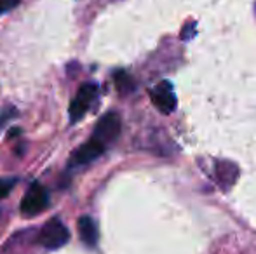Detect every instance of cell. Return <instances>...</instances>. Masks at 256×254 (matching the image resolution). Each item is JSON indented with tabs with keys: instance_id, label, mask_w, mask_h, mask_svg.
<instances>
[{
	"instance_id": "obj_1",
	"label": "cell",
	"mask_w": 256,
	"mask_h": 254,
	"mask_svg": "<svg viewBox=\"0 0 256 254\" xmlns=\"http://www.w3.org/2000/svg\"><path fill=\"white\" fill-rule=\"evenodd\" d=\"M70 241V232L68 228L61 223V220L52 218L42 227L40 234H38V242L44 246L46 249H60L63 248L66 242Z\"/></svg>"
},
{
	"instance_id": "obj_2",
	"label": "cell",
	"mask_w": 256,
	"mask_h": 254,
	"mask_svg": "<svg viewBox=\"0 0 256 254\" xmlns=\"http://www.w3.org/2000/svg\"><path fill=\"white\" fill-rule=\"evenodd\" d=\"M49 206V195L48 190L42 187L40 183H32V187L28 188V192L24 193L23 200H21V213L24 216L32 218L40 214L42 211H46Z\"/></svg>"
},
{
	"instance_id": "obj_3",
	"label": "cell",
	"mask_w": 256,
	"mask_h": 254,
	"mask_svg": "<svg viewBox=\"0 0 256 254\" xmlns=\"http://www.w3.org/2000/svg\"><path fill=\"white\" fill-rule=\"evenodd\" d=\"M118 134H120V117L115 112H110L98 120L91 138H94L96 141L108 146L118 138Z\"/></svg>"
},
{
	"instance_id": "obj_4",
	"label": "cell",
	"mask_w": 256,
	"mask_h": 254,
	"mask_svg": "<svg viewBox=\"0 0 256 254\" xmlns=\"http://www.w3.org/2000/svg\"><path fill=\"white\" fill-rule=\"evenodd\" d=\"M96 96H98V85L92 84V82H88V84H84L80 89H78L77 96H75V99L70 105V120L72 122H77V120H80L82 117L86 115V112H88L89 106L92 105Z\"/></svg>"
},
{
	"instance_id": "obj_5",
	"label": "cell",
	"mask_w": 256,
	"mask_h": 254,
	"mask_svg": "<svg viewBox=\"0 0 256 254\" xmlns=\"http://www.w3.org/2000/svg\"><path fill=\"white\" fill-rule=\"evenodd\" d=\"M106 150V146L103 143L96 141L94 138H91L88 143H84L82 146H78L70 157V167H78V166H86V164L92 162L96 160L98 157H102Z\"/></svg>"
},
{
	"instance_id": "obj_6",
	"label": "cell",
	"mask_w": 256,
	"mask_h": 254,
	"mask_svg": "<svg viewBox=\"0 0 256 254\" xmlns=\"http://www.w3.org/2000/svg\"><path fill=\"white\" fill-rule=\"evenodd\" d=\"M150 99L162 113H171L176 108V96L171 82L164 80L150 89Z\"/></svg>"
},
{
	"instance_id": "obj_7",
	"label": "cell",
	"mask_w": 256,
	"mask_h": 254,
	"mask_svg": "<svg viewBox=\"0 0 256 254\" xmlns=\"http://www.w3.org/2000/svg\"><path fill=\"white\" fill-rule=\"evenodd\" d=\"M78 235L88 248H94L98 244V227L91 216H82L78 220Z\"/></svg>"
},
{
	"instance_id": "obj_8",
	"label": "cell",
	"mask_w": 256,
	"mask_h": 254,
	"mask_svg": "<svg viewBox=\"0 0 256 254\" xmlns=\"http://www.w3.org/2000/svg\"><path fill=\"white\" fill-rule=\"evenodd\" d=\"M216 173H218V180L222 183L223 188H230V185H234L237 178V167L230 162H220L218 167H216Z\"/></svg>"
},
{
	"instance_id": "obj_9",
	"label": "cell",
	"mask_w": 256,
	"mask_h": 254,
	"mask_svg": "<svg viewBox=\"0 0 256 254\" xmlns=\"http://www.w3.org/2000/svg\"><path fill=\"white\" fill-rule=\"evenodd\" d=\"M114 78H115V85H117L120 94H129V92L134 91V82H132V78L129 77L126 71H117V73L114 75Z\"/></svg>"
},
{
	"instance_id": "obj_10",
	"label": "cell",
	"mask_w": 256,
	"mask_h": 254,
	"mask_svg": "<svg viewBox=\"0 0 256 254\" xmlns=\"http://www.w3.org/2000/svg\"><path fill=\"white\" fill-rule=\"evenodd\" d=\"M16 185L14 178H0V199H6Z\"/></svg>"
},
{
	"instance_id": "obj_11",
	"label": "cell",
	"mask_w": 256,
	"mask_h": 254,
	"mask_svg": "<svg viewBox=\"0 0 256 254\" xmlns=\"http://www.w3.org/2000/svg\"><path fill=\"white\" fill-rule=\"evenodd\" d=\"M18 3H20V0H0V16L4 12H7V10L14 9Z\"/></svg>"
},
{
	"instance_id": "obj_12",
	"label": "cell",
	"mask_w": 256,
	"mask_h": 254,
	"mask_svg": "<svg viewBox=\"0 0 256 254\" xmlns=\"http://www.w3.org/2000/svg\"><path fill=\"white\" fill-rule=\"evenodd\" d=\"M16 115V112H14V108H6L2 112V115H0V129H2L4 126H6V120L10 119V117Z\"/></svg>"
}]
</instances>
